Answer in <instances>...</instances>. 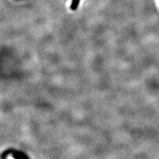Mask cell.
<instances>
[{
	"instance_id": "1",
	"label": "cell",
	"mask_w": 159,
	"mask_h": 159,
	"mask_svg": "<svg viewBox=\"0 0 159 159\" xmlns=\"http://www.w3.org/2000/svg\"><path fill=\"white\" fill-rule=\"evenodd\" d=\"M13 152L16 154V155H13L14 158H29L28 156H27L25 154L23 153V152H21L19 151H15V150H14Z\"/></svg>"
},
{
	"instance_id": "2",
	"label": "cell",
	"mask_w": 159,
	"mask_h": 159,
	"mask_svg": "<svg viewBox=\"0 0 159 159\" xmlns=\"http://www.w3.org/2000/svg\"><path fill=\"white\" fill-rule=\"evenodd\" d=\"M80 0H72V3L70 5V9L73 11L77 9V8L79 5Z\"/></svg>"
}]
</instances>
